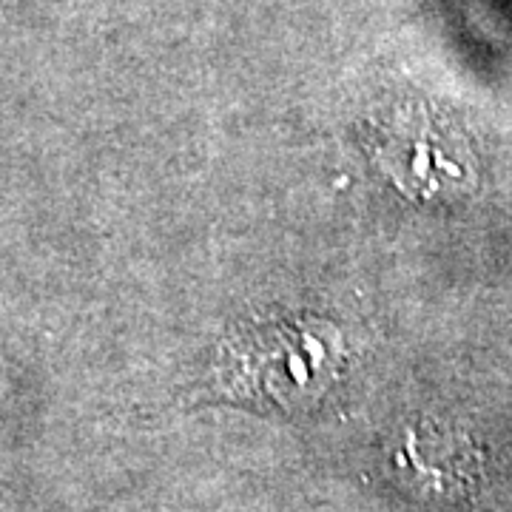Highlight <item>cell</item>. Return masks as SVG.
<instances>
[{
    "mask_svg": "<svg viewBox=\"0 0 512 512\" xmlns=\"http://www.w3.org/2000/svg\"><path fill=\"white\" fill-rule=\"evenodd\" d=\"M342 359L345 350L333 325L268 322L231 336L222 345L217 373L222 387L245 402L305 410L336 382Z\"/></svg>",
    "mask_w": 512,
    "mask_h": 512,
    "instance_id": "cell-1",
    "label": "cell"
},
{
    "mask_svg": "<svg viewBox=\"0 0 512 512\" xmlns=\"http://www.w3.org/2000/svg\"><path fill=\"white\" fill-rule=\"evenodd\" d=\"M396 461L404 476H410L424 490H453L470 473V458L458 441L436 433H410L404 439Z\"/></svg>",
    "mask_w": 512,
    "mask_h": 512,
    "instance_id": "cell-2",
    "label": "cell"
}]
</instances>
